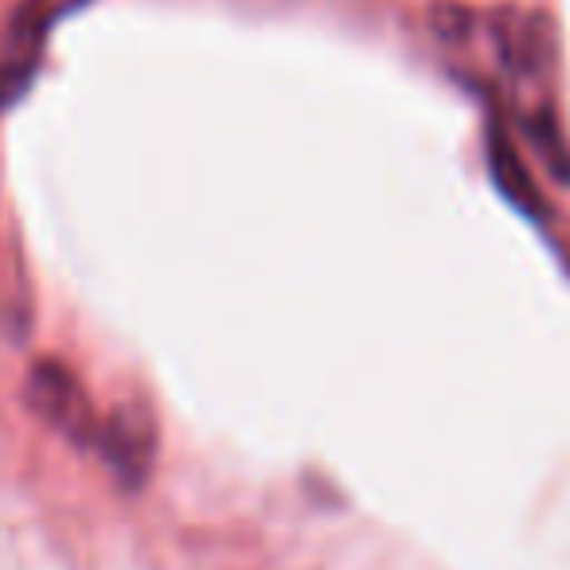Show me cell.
Returning <instances> with one entry per match:
<instances>
[{
  "instance_id": "1",
  "label": "cell",
  "mask_w": 570,
  "mask_h": 570,
  "mask_svg": "<svg viewBox=\"0 0 570 570\" xmlns=\"http://www.w3.org/2000/svg\"><path fill=\"white\" fill-rule=\"evenodd\" d=\"M24 399L36 411V419H43L51 430H59L67 442L95 445V438H98L95 406H90L87 391L75 380L71 367H63L59 360H40V364L28 372Z\"/></svg>"
},
{
  "instance_id": "2",
  "label": "cell",
  "mask_w": 570,
  "mask_h": 570,
  "mask_svg": "<svg viewBox=\"0 0 570 570\" xmlns=\"http://www.w3.org/2000/svg\"><path fill=\"white\" fill-rule=\"evenodd\" d=\"M95 445L102 450L110 473L121 489H141L157 461V422L145 406H118L106 422H98Z\"/></svg>"
},
{
  "instance_id": "3",
  "label": "cell",
  "mask_w": 570,
  "mask_h": 570,
  "mask_svg": "<svg viewBox=\"0 0 570 570\" xmlns=\"http://www.w3.org/2000/svg\"><path fill=\"white\" fill-rule=\"evenodd\" d=\"M484 149H489V168H492L497 188L504 191L520 212H528V215L543 212V199H539V191H535V180H531V173L523 168L520 153H515L512 137H508V129L500 126V121L489 126V145H484Z\"/></svg>"
},
{
  "instance_id": "4",
  "label": "cell",
  "mask_w": 570,
  "mask_h": 570,
  "mask_svg": "<svg viewBox=\"0 0 570 570\" xmlns=\"http://www.w3.org/2000/svg\"><path fill=\"white\" fill-rule=\"evenodd\" d=\"M492 40L508 71H543V24L531 12H497Z\"/></svg>"
},
{
  "instance_id": "5",
  "label": "cell",
  "mask_w": 570,
  "mask_h": 570,
  "mask_svg": "<svg viewBox=\"0 0 570 570\" xmlns=\"http://www.w3.org/2000/svg\"><path fill=\"white\" fill-rule=\"evenodd\" d=\"M90 0H24L12 20V32H9V48H24V51H40L48 32L67 20L71 12L87 9Z\"/></svg>"
}]
</instances>
